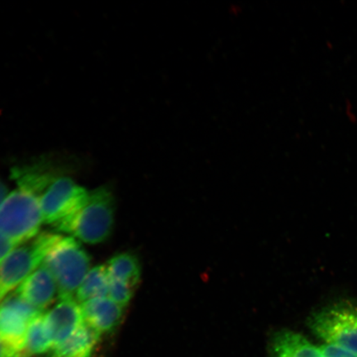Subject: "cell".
Segmentation results:
<instances>
[{
    "instance_id": "cell-1",
    "label": "cell",
    "mask_w": 357,
    "mask_h": 357,
    "mask_svg": "<svg viewBox=\"0 0 357 357\" xmlns=\"http://www.w3.org/2000/svg\"><path fill=\"white\" fill-rule=\"evenodd\" d=\"M115 203L112 191L106 186L89 192L77 211L55 223L54 229L84 243H104L113 231Z\"/></svg>"
},
{
    "instance_id": "cell-2",
    "label": "cell",
    "mask_w": 357,
    "mask_h": 357,
    "mask_svg": "<svg viewBox=\"0 0 357 357\" xmlns=\"http://www.w3.org/2000/svg\"><path fill=\"white\" fill-rule=\"evenodd\" d=\"M43 264L56 280L58 298H75V294L91 271V257L78 240L60 235L47 253Z\"/></svg>"
},
{
    "instance_id": "cell-3",
    "label": "cell",
    "mask_w": 357,
    "mask_h": 357,
    "mask_svg": "<svg viewBox=\"0 0 357 357\" xmlns=\"http://www.w3.org/2000/svg\"><path fill=\"white\" fill-rule=\"evenodd\" d=\"M59 236L43 231L13 250L0 266V303L43 264Z\"/></svg>"
},
{
    "instance_id": "cell-4",
    "label": "cell",
    "mask_w": 357,
    "mask_h": 357,
    "mask_svg": "<svg viewBox=\"0 0 357 357\" xmlns=\"http://www.w3.org/2000/svg\"><path fill=\"white\" fill-rule=\"evenodd\" d=\"M43 223L40 200L30 192L13 191L0 206V233L19 245L37 236Z\"/></svg>"
},
{
    "instance_id": "cell-5",
    "label": "cell",
    "mask_w": 357,
    "mask_h": 357,
    "mask_svg": "<svg viewBox=\"0 0 357 357\" xmlns=\"http://www.w3.org/2000/svg\"><path fill=\"white\" fill-rule=\"evenodd\" d=\"M309 326L326 344L339 346L357 355V305L340 302L312 314Z\"/></svg>"
},
{
    "instance_id": "cell-6",
    "label": "cell",
    "mask_w": 357,
    "mask_h": 357,
    "mask_svg": "<svg viewBox=\"0 0 357 357\" xmlns=\"http://www.w3.org/2000/svg\"><path fill=\"white\" fill-rule=\"evenodd\" d=\"M42 312L13 293L0 303V342L13 357H29L26 333L31 321Z\"/></svg>"
},
{
    "instance_id": "cell-7",
    "label": "cell",
    "mask_w": 357,
    "mask_h": 357,
    "mask_svg": "<svg viewBox=\"0 0 357 357\" xmlns=\"http://www.w3.org/2000/svg\"><path fill=\"white\" fill-rule=\"evenodd\" d=\"M89 192L67 177H58L40 198L43 223H55L77 211Z\"/></svg>"
},
{
    "instance_id": "cell-8",
    "label": "cell",
    "mask_w": 357,
    "mask_h": 357,
    "mask_svg": "<svg viewBox=\"0 0 357 357\" xmlns=\"http://www.w3.org/2000/svg\"><path fill=\"white\" fill-rule=\"evenodd\" d=\"M13 294L36 309L43 312L58 297V289L54 278L43 263Z\"/></svg>"
},
{
    "instance_id": "cell-9",
    "label": "cell",
    "mask_w": 357,
    "mask_h": 357,
    "mask_svg": "<svg viewBox=\"0 0 357 357\" xmlns=\"http://www.w3.org/2000/svg\"><path fill=\"white\" fill-rule=\"evenodd\" d=\"M52 348L66 340L84 324L82 309L75 298H64L46 312Z\"/></svg>"
},
{
    "instance_id": "cell-10",
    "label": "cell",
    "mask_w": 357,
    "mask_h": 357,
    "mask_svg": "<svg viewBox=\"0 0 357 357\" xmlns=\"http://www.w3.org/2000/svg\"><path fill=\"white\" fill-rule=\"evenodd\" d=\"M84 322L99 335L110 333L119 327L124 309L109 298H99L82 303Z\"/></svg>"
},
{
    "instance_id": "cell-11",
    "label": "cell",
    "mask_w": 357,
    "mask_h": 357,
    "mask_svg": "<svg viewBox=\"0 0 357 357\" xmlns=\"http://www.w3.org/2000/svg\"><path fill=\"white\" fill-rule=\"evenodd\" d=\"M100 337L84 324L66 340L52 348V357H92Z\"/></svg>"
},
{
    "instance_id": "cell-12",
    "label": "cell",
    "mask_w": 357,
    "mask_h": 357,
    "mask_svg": "<svg viewBox=\"0 0 357 357\" xmlns=\"http://www.w3.org/2000/svg\"><path fill=\"white\" fill-rule=\"evenodd\" d=\"M274 357H324L317 347L302 335L291 331H281L272 341Z\"/></svg>"
},
{
    "instance_id": "cell-13",
    "label": "cell",
    "mask_w": 357,
    "mask_h": 357,
    "mask_svg": "<svg viewBox=\"0 0 357 357\" xmlns=\"http://www.w3.org/2000/svg\"><path fill=\"white\" fill-rule=\"evenodd\" d=\"M109 282L110 278L106 265L93 267L80 284L75 294V301L82 305L95 298L108 297Z\"/></svg>"
},
{
    "instance_id": "cell-14",
    "label": "cell",
    "mask_w": 357,
    "mask_h": 357,
    "mask_svg": "<svg viewBox=\"0 0 357 357\" xmlns=\"http://www.w3.org/2000/svg\"><path fill=\"white\" fill-rule=\"evenodd\" d=\"M109 278L136 289L141 279V265L138 258L131 252L117 254L106 264Z\"/></svg>"
},
{
    "instance_id": "cell-15",
    "label": "cell",
    "mask_w": 357,
    "mask_h": 357,
    "mask_svg": "<svg viewBox=\"0 0 357 357\" xmlns=\"http://www.w3.org/2000/svg\"><path fill=\"white\" fill-rule=\"evenodd\" d=\"M52 341L46 320V312H42L31 321L26 338V354L29 357L43 355L51 351Z\"/></svg>"
},
{
    "instance_id": "cell-16",
    "label": "cell",
    "mask_w": 357,
    "mask_h": 357,
    "mask_svg": "<svg viewBox=\"0 0 357 357\" xmlns=\"http://www.w3.org/2000/svg\"><path fill=\"white\" fill-rule=\"evenodd\" d=\"M135 289L130 285L110 279L108 298L125 309L130 303Z\"/></svg>"
},
{
    "instance_id": "cell-17",
    "label": "cell",
    "mask_w": 357,
    "mask_h": 357,
    "mask_svg": "<svg viewBox=\"0 0 357 357\" xmlns=\"http://www.w3.org/2000/svg\"><path fill=\"white\" fill-rule=\"evenodd\" d=\"M319 348L324 357H357L354 352L336 345L324 344Z\"/></svg>"
},
{
    "instance_id": "cell-18",
    "label": "cell",
    "mask_w": 357,
    "mask_h": 357,
    "mask_svg": "<svg viewBox=\"0 0 357 357\" xmlns=\"http://www.w3.org/2000/svg\"><path fill=\"white\" fill-rule=\"evenodd\" d=\"M19 247V245L13 242L12 240L8 238L6 236H4L0 233V266L6 260V259L10 256V254Z\"/></svg>"
},
{
    "instance_id": "cell-19",
    "label": "cell",
    "mask_w": 357,
    "mask_h": 357,
    "mask_svg": "<svg viewBox=\"0 0 357 357\" xmlns=\"http://www.w3.org/2000/svg\"><path fill=\"white\" fill-rule=\"evenodd\" d=\"M8 188L4 183L0 180V206L8 197Z\"/></svg>"
},
{
    "instance_id": "cell-20",
    "label": "cell",
    "mask_w": 357,
    "mask_h": 357,
    "mask_svg": "<svg viewBox=\"0 0 357 357\" xmlns=\"http://www.w3.org/2000/svg\"><path fill=\"white\" fill-rule=\"evenodd\" d=\"M0 357H13L10 351L0 342Z\"/></svg>"
}]
</instances>
